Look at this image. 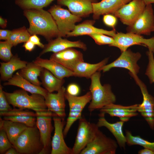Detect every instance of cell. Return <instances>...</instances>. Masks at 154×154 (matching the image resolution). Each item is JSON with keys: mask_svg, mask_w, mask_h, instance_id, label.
<instances>
[{"mask_svg": "<svg viewBox=\"0 0 154 154\" xmlns=\"http://www.w3.org/2000/svg\"><path fill=\"white\" fill-rule=\"evenodd\" d=\"M42 85L48 92H57L65 82L64 80L60 79L47 69L43 68L39 76Z\"/></svg>", "mask_w": 154, "mask_h": 154, "instance_id": "28", "label": "cell"}, {"mask_svg": "<svg viewBox=\"0 0 154 154\" xmlns=\"http://www.w3.org/2000/svg\"><path fill=\"white\" fill-rule=\"evenodd\" d=\"M66 91L72 96H76L79 93L80 89L77 84H71L68 86Z\"/></svg>", "mask_w": 154, "mask_h": 154, "instance_id": "42", "label": "cell"}, {"mask_svg": "<svg viewBox=\"0 0 154 154\" xmlns=\"http://www.w3.org/2000/svg\"><path fill=\"white\" fill-rule=\"evenodd\" d=\"M146 5L143 0H132L113 15L124 24L132 25L143 11Z\"/></svg>", "mask_w": 154, "mask_h": 154, "instance_id": "14", "label": "cell"}, {"mask_svg": "<svg viewBox=\"0 0 154 154\" xmlns=\"http://www.w3.org/2000/svg\"><path fill=\"white\" fill-rule=\"evenodd\" d=\"M33 62L37 65L47 69L60 79L74 76L73 71L66 68L57 62L50 59H44L39 56Z\"/></svg>", "mask_w": 154, "mask_h": 154, "instance_id": "23", "label": "cell"}, {"mask_svg": "<svg viewBox=\"0 0 154 154\" xmlns=\"http://www.w3.org/2000/svg\"><path fill=\"white\" fill-rule=\"evenodd\" d=\"M28 62L21 60L17 54L13 55L8 62H0V79L6 81L11 78L16 70L25 67Z\"/></svg>", "mask_w": 154, "mask_h": 154, "instance_id": "26", "label": "cell"}, {"mask_svg": "<svg viewBox=\"0 0 154 154\" xmlns=\"http://www.w3.org/2000/svg\"><path fill=\"white\" fill-rule=\"evenodd\" d=\"M139 154H154V151L149 149L144 148L139 151Z\"/></svg>", "mask_w": 154, "mask_h": 154, "instance_id": "46", "label": "cell"}, {"mask_svg": "<svg viewBox=\"0 0 154 154\" xmlns=\"http://www.w3.org/2000/svg\"><path fill=\"white\" fill-rule=\"evenodd\" d=\"M22 30V27H21L11 31L7 40L11 43L13 46H15L17 45V40L20 36Z\"/></svg>", "mask_w": 154, "mask_h": 154, "instance_id": "41", "label": "cell"}, {"mask_svg": "<svg viewBox=\"0 0 154 154\" xmlns=\"http://www.w3.org/2000/svg\"><path fill=\"white\" fill-rule=\"evenodd\" d=\"M132 0H102L93 4V18L99 19L102 15H114L124 5Z\"/></svg>", "mask_w": 154, "mask_h": 154, "instance_id": "21", "label": "cell"}, {"mask_svg": "<svg viewBox=\"0 0 154 154\" xmlns=\"http://www.w3.org/2000/svg\"><path fill=\"white\" fill-rule=\"evenodd\" d=\"M65 97L68 103L69 112L63 130L64 137L66 136L74 123L82 117V110L87 104L91 101L92 95L89 91L82 96H74L66 91Z\"/></svg>", "mask_w": 154, "mask_h": 154, "instance_id": "6", "label": "cell"}, {"mask_svg": "<svg viewBox=\"0 0 154 154\" xmlns=\"http://www.w3.org/2000/svg\"><path fill=\"white\" fill-rule=\"evenodd\" d=\"M66 90L63 86L57 93L48 92L44 97L48 110L55 113L63 120H64L66 116L65 110Z\"/></svg>", "mask_w": 154, "mask_h": 154, "instance_id": "18", "label": "cell"}, {"mask_svg": "<svg viewBox=\"0 0 154 154\" xmlns=\"http://www.w3.org/2000/svg\"><path fill=\"white\" fill-rule=\"evenodd\" d=\"M3 84L4 86L12 85L21 88L31 94L41 95L45 97L48 92L40 86L34 85L23 77L19 73L16 72L12 77Z\"/></svg>", "mask_w": 154, "mask_h": 154, "instance_id": "24", "label": "cell"}, {"mask_svg": "<svg viewBox=\"0 0 154 154\" xmlns=\"http://www.w3.org/2000/svg\"><path fill=\"white\" fill-rule=\"evenodd\" d=\"M29 40L32 42L35 45L38 46L42 49L44 47L45 45L41 42L40 38L36 35H31L30 37Z\"/></svg>", "mask_w": 154, "mask_h": 154, "instance_id": "43", "label": "cell"}, {"mask_svg": "<svg viewBox=\"0 0 154 154\" xmlns=\"http://www.w3.org/2000/svg\"><path fill=\"white\" fill-rule=\"evenodd\" d=\"M52 16L57 25L60 37H65L74 29L77 22L82 18L72 14L69 10L64 9L59 5H54L48 11Z\"/></svg>", "mask_w": 154, "mask_h": 154, "instance_id": "5", "label": "cell"}, {"mask_svg": "<svg viewBox=\"0 0 154 154\" xmlns=\"http://www.w3.org/2000/svg\"><path fill=\"white\" fill-rule=\"evenodd\" d=\"M103 21L104 24L106 26L112 27L114 29L117 22V18L112 14H107L104 15Z\"/></svg>", "mask_w": 154, "mask_h": 154, "instance_id": "40", "label": "cell"}, {"mask_svg": "<svg viewBox=\"0 0 154 154\" xmlns=\"http://www.w3.org/2000/svg\"><path fill=\"white\" fill-rule=\"evenodd\" d=\"M28 127L24 124L2 119L0 117V128H3L5 131L12 145L16 139Z\"/></svg>", "mask_w": 154, "mask_h": 154, "instance_id": "29", "label": "cell"}, {"mask_svg": "<svg viewBox=\"0 0 154 154\" xmlns=\"http://www.w3.org/2000/svg\"><path fill=\"white\" fill-rule=\"evenodd\" d=\"M54 133L51 140V154H72V148L68 147L64 139L63 130L66 122L58 116L52 117Z\"/></svg>", "mask_w": 154, "mask_h": 154, "instance_id": "15", "label": "cell"}, {"mask_svg": "<svg viewBox=\"0 0 154 154\" xmlns=\"http://www.w3.org/2000/svg\"><path fill=\"white\" fill-rule=\"evenodd\" d=\"M43 68L33 62H28L26 66L20 69L19 74L24 78L33 84L40 86L41 82L38 80Z\"/></svg>", "mask_w": 154, "mask_h": 154, "instance_id": "30", "label": "cell"}, {"mask_svg": "<svg viewBox=\"0 0 154 154\" xmlns=\"http://www.w3.org/2000/svg\"><path fill=\"white\" fill-rule=\"evenodd\" d=\"M0 116H9L25 115L35 116V113L28 110L14 108L11 110L4 112H0ZM36 117V116H35Z\"/></svg>", "mask_w": 154, "mask_h": 154, "instance_id": "36", "label": "cell"}, {"mask_svg": "<svg viewBox=\"0 0 154 154\" xmlns=\"http://www.w3.org/2000/svg\"><path fill=\"white\" fill-rule=\"evenodd\" d=\"M35 113L36 125L39 131L43 147L50 150L51 135L54 127L52 124V118L58 116L48 110Z\"/></svg>", "mask_w": 154, "mask_h": 154, "instance_id": "12", "label": "cell"}, {"mask_svg": "<svg viewBox=\"0 0 154 154\" xmlns=\"http://www.w3.org/2000/svg\"><path fill=\"white\" fill-rule=\"evenodd\" d=\"M7 21L6 19L3 18L1 16L0 17V26L2 28H5L6 27Z\"/></svg>", "mask_w": 154, "mask_h": 154, "instance_id": "48", "label": "cell"}, {"mask_svg": "<svg viewBox=\"0 0 154 154\" xmlns=\"http://www.w3.org/2000/svg\"><path fill=\"white\" fill-rule=\"evenodd\" d=\"M23 15L29 23L28 31L31 35H39L48 41L60 37L57 25L52 16L43 9L23 10Z\"/></svg>", "mask_w": 154, "mask_h": 154, "instance_id": "1", "label": "cell"}, {"mask_svg": "<svg viewBox=\"0 0 154 154\" xmlns=\"http://www.w3.org/2000/svg\"><path fill=\"white\" fill-rule=\"evenodd\" d=\"M50 59L57 62L73 72L79 63L84 62L82 52L72 48L54 53L51 55Z\"/></svg>", "mask_w": 154, "mask_h": 154, "instance_id": "16", "label": "cell"}, {"mask_svg": "<svg viewBox=\"0 0 154 154\" xmlns=\"http://www.w3.org/2000/svg\"><path fill=\"white\" fill-rule=\"evenodd\" d=\"M3 87L0 84V112L8 111L13 108L10 106L6 99Z\"/></svg>", "mask_w": 154, "mask_h": 154, "instance_id": "39", "label": "cell"}, {"mask_svg": "<svg viewBox=\"0 0 154 154\" xmlns=\"http://www.w3.org/2000/svg\"><path fill=\"white\" fill-rule=\"evenodd\" d=\"M126 143L129 146L139 145L144 148L154 151V142H151L145 140L139 136H133L129 131H126Z\"/></svg>", "mask_w": 154, "mask_h": 154, "instance_id": "32", "label": "cell"}, {"mask_svg": "<svg viewBox=\"0 0 154 154\" xmlns=\"http://www.w3.org/2000/svg\"><path fill=\"white\" fill-rule=\"evenodd\" d=\"M146 5L148 4L154 3V0H143Z\"/></svg>", "mask_w": 154, "mask_h": 154, "instance_id": "49", "label": "cell"}, {"mask_svg": "<svg viewBox=\"0 0 154 154\" xmlns=\"http://www.w3.org/2000/svg\"><path fill=\"white\" fill-rule=\"evenodd\" d=\"M113 38L115 42L109 46L118 48L121 52L126 50L131 46L140 45L147 47L149 51L154 52V37L147 39L141 35L120 32L116 33Z\"/></svg>", "mask_w": 154, "mask_h": 154, "instance_id": "9", "label": "cell"}, {"mask_svg": "<svg viewBox=\"0 0 154 154\" xmlns=\"http://www.w3.org/2000/svg\"><path fill=\"white\" fill-rule=\"evenodd\" d=\"M98 0H57L58 5L66 6L73 14L86 17L93 13V4Z\"/></svg>", "mask_w": 154, "mask_h": 154, "instance_id": "19", "label": "cell"}, {"mask_svg": "<svg viewBox=\"0 0 154 154\" xmlns=\"http://www.w3.org/2000/svg\"><path fill=\"white\" fill-rule=\"evenodd\" d=\"M117 147L116 141L106 136L99 129L92 141L80 154H115Z\"/></svg>", "mask_w": 154, "mask_h": 154, "instance_id": "8", "label": "cell"}, {"mask_svg": "<svg viewBox=\"0 0 154 154\" xmlns=\"http://www.w3.org/2000/svg\"><path fill=\"white\" fill-rule=\"evenodd\" d=\"M124 123L121 120L113 123H109L104 116L100 117L96 124L99 127H104L107 128L114 136L119 147L125 149L126 139L122 130Z\"/></svg>", "mask_w": 154, "mask_h": 154, "instance_id": "25", "label": "cell"}, {"mask_svg": "<svg viewBox=\"0 0 154 154\" xmlns=\"http://www.w3.org/2000/svg\"><path fill=\"white\" fill-rule=\"evenodd\" d=\"M13 146L20 154H39L43 145L37 125L28 127L16 139Z\"/></svg>", "mask_w": 154, "mask_h": 154, "instance_id": "4", "label": "cell"}, {"mask_svg": "<svg viewBox=\"0 0 154 154\" xmlns=\"http://www.w3.org/2000/svg\"><path fill=\"white\" fill-rule=\"evenodd\" d=\"M62 37H58L48 41L40 53L39 56L48 52L56 53L70 48H78L84 51L87 49L86 44L80 40L71 41Z\"/></svg>", "mask_w": 154, "mask_h": 154, "instance_id": "20", "label": "cell"}, {"mask_svg": "<svg viewBox=\"0 0 154 154\" xmlns=\"http://www.w3.org/2000/svg\"><path fill=\"white\" fill-rule=\"evenodd\" d=\"M153 31H154V28H153V30H152V32Z\"/></svg>", "mask_w": 154, "mask_h": 154, "instance_id": "50", "label": "cell"}, {"mask_svg": "<svg viewBox=\"0 0 154 154\" xmlns=\"http://www.w3.org/2000/svg\"><path fill=\"white\" fill-rule=\"evenodd\" d=\"M154 27V11L151 4L146 5L143 11L133 24L127 28V33L149 35Z\"/></svg>", "mask_w": 154, "mask_h": 154, "instance_id": "13", "label": "cell"}, {"mask_svg": "<svg viewBox=\"0 0 154 154\" xmlns=\"http://www.w3.org/2000/svg\"><path fill=\"white\" fill-rule=\"evenodd\" d=\"M139 86L143 96L142 103L138 104L137 111L140 113L150 128L154 129V98L150 94L147 87L137 75L130 74Z\"/></svg>", "mask_w": 154, "mask_h": 154, "instance_id": "11", "label": "cell"}, {"mask_svg": "<svg viewBox=\"0 0 154 154\" xmlns=\"http://www.w3.org/2000/svg\"><path fill=\"white\" fill-rule=\"evenodd\" d=\"M15 4L24 10L42 9L55 0H14Z\"/></svg>", "mask_w": 154, "mask_h": 154, "instance_id": "31", "label": "cell"}, {"mask_svg": "<svg viewBox=\"0 0 154 154\" xmlns=\"http://www.w3.org/2000/svg\"><path fill=\"white\" fill-rule=\"evenodd\" d=\"M141 57V54L139 52H134L130 49L121 52L119 56L115 60L100 68L98 71H102L105 72L111 68L118 67L128 70L130 74L137 75L139 72L140 67L137 62Z\"/></svg>", "mask_w": 154, "mask_h": 154, "instance_id": "10", "label": "cell"}, {"mask_svg": "<svg viewBox=\"0 0 154 154\" xmlns=\"http://www.w3.org/2000/svg\"><path fill=\"white\" fill-rule=\"evenodd\" d=\"M148 56L149 63L146 70L145 74L147 75L149 80L151 84H154V58L153 53L149 51L147 52Z\"/></svg>", "mask_w": 154, "mask_h": 154, "instance_id": "38", "label": "cell"}, {"mask_svg": "<svg viewBox=\"0 0 154 154\" xmlns=\"http://www.w3.org/2000/svg\"><path fill=\"white\" fill-rule=\"evenodd\" d=\"M8 103L14 108L32 110L35 112L47 110L45 98L38 94L29 95L27 91L21 89L16 90L12 93L4 91Z\"/></svg>", "mask_w": 154, "mask_h": 154, "instance_id": "3", "label": "cell"}, {"mask_svg": "<svg viewBox=\"0 0 154 154\" xmlns=\"http://www.w3.org/2000/svg\"><path fill=\"white\" fill-rule=\"evenodd\" d=\"M101 76L100 71H98L90 78L91 83L89 89L92 99L88 108L90 112L100 110L110 104L115 103L116 101V96L112 92L111 86L109 84L102 85Z\"/></svg>", "mask_w": 154, "mask_h": 154, "instance_id": "2", "label": "cell"}, {"mask_svg": "<svg viewBox=\"0 0 154 154\" xmlns=\"http://www.w3.org/2000/svg\"><path fill=\"white\" fill-rule=\"evenodd\" d=\"M96 124L91 123L82 117L78 120V126L72 154H80L93 140L98 130Z\"/></svg>", "mask_w": 154, "mask_h": 154, "instance_id": "7", "label": "cell"}, {"mask_svg": "<svg viewBox=\"0 0 154 154\" xmlns=\"http://www.w3.org/2000/svg\"><path fill=\"white\" fill-rule=\"evenodd\" d=\"M11 31L8 30L1 29L0 30V39L7 40L9 38Z\"/></svg>", "mask_w": 154, "mask_h": 154, "instance_id": "44", "label": "cell"}, {"mask_svg": "<svg viewBox=\"0 0 154 154\" xmlns=\"http://www.w3.org/2000/svg\"><path fill=\"white\" fill-rule=\"evenodd\" d=\"M95 22L94 20H86L81 23L76 25L74 30L67 35V37H76L83 35H90L94 33H101L113 37L116 34L115 29L108 31L96 28L94 26Z\"/></svg>", "mask_w": 154, "mask_h": 154, "instance_id": "22", "label": "cell"}, {"mask_svg": "<svg viewBox=\"0 0 154 154\" xmlns=\"http://www.w3.org/2000/svg\"><path fill=\"white\" fill-rule=\"evenodd\" d=\"M13 146L5 131L3 128H0V154H5L9 149Z\"/></svg>", "mask_w": 154, "mask_h": 154, "instance_id": "37", "label": "cell"}, {"mask_svg": "<svg viewBox=\"0 0 154 154\" xmlns=\"http://www.w3.org/2000/svg\"><path fill=\"white\" fill-rule=\"evenodd\" d=\"M5 154H20L13 146L9 149L5 153Z\"/></svg>", "mask_w": 154, "mask_h": 154, "instance_id": "47", "label": "cell"}, {"mask_svg": "<svg viewBox=\"0 0 154 154\" xmlns=\"http://www.w3.org/2000/svg\"><path fill=\"white\" fill-rule=\"evenodd\" d=\"M3 119L25 124L29 127H33L36 125L35 116L25 115L3 117Z\"/></svg>", "mask_w": 154, "mask_h": 154, "instance_id": "33", "label": "cell"}, {"mask_svg": "<svg viewBox=\"0 0 154 154\" xmlns=\"http://www.w3.org/2000/svg\"><path fill=\"white\" fill-rule=\"evenodd\" d=\"M94 41L95 43L99 45L108 44L109 46L115 42L113 37L106 36L101 33H94L89 35Z\"/></svg>", "mask_w": 154, "mask_h": 154, "instance_id": "35", "label": "cell"}, {"mask_svg": "<svg viewBox=\"0 0 154 154\" xmlns=\"http://www.w3.org/2000/svg\"><path fill=\"white\" fill-rule=\"evenodd\" d=\"M138 104H135L127 106L111 103L107 105L100 109L98 115L100 117L104 116L106 114L111 117H119L120 120L124 122L128 121L130 118L138 115Z\"/></svg>", "mask_w": 154, "mask_h": 154, "instance_id": "17", "label": "cell"}, {"mask_svg": "<svg viewBox=\"0 0 154 154\" xmlns=\"http://www.w3.org/2000/svg\"><path fill=\"white\" fill-rule=\"evenodd\" d=\"M35 45L29 40L24 42L23 46L26 51H32L34 48Z\"/></svg>", "mask_w": 154, "mask_h": 154, "instance_id": "45", "label": "cell"}, {"mask_svg": "<svg viewBox=\"0 0 154 154\" xmlns=\"http://www.w3.org/2000/svg\"><path fill=\"white\" fill-rule=\"evenodd\" d=\"M108 58H106L101 62L91 64L84 62L79 63L76 67L73 72L74 76L90 78L91 77L100 69L106 65Z\"/></svg>", "mask_w": 154, "mask_h": 154, "instance_id": "27", "label": "cell"}, {"mask_svg": "<svg viewBox=\"0 0 154 154\" xmlns=\"http://www.w3.org/2000/svg\"><path fill=\"white\" fill-rule=\"evenodd\" d=\"M13 46L8 41L0 42V58L4 62L9 61L13 56L11 51V48Z\"/></svg>", "mask_w": 154, "mask_h": 154, "instance_id": "34", "label": "cell"}]
</instances>
